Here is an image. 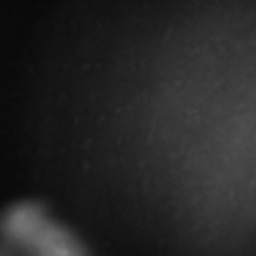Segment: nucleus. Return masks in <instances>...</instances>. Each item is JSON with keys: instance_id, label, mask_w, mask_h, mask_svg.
<instances>
[{"instance_id": "f257e3e1", "label": "nucleus", "mask_w": 256, "mask_h": 256, "mask_svg": "<svg viewBox=\"0 0 256 256\" xmlns=\"http://www.w3.org/2000/svg\"><path fill=\"white\" fill-rule=\"evenodd\" d=\"M50 218L44 205L34 202L18 203L0 216V236L8 247L25 248L46 226Z\"/></svg>"}, {"instance_id": "f03ea898", "label": "nucleus", "mask_w": 256, "mask_h": 256, "mask_svg": "<svg viewBox=\"0 0 256 256\" xmlns=\"http://www.w3.org/2000/svg\"><path fill=\"white\" fill-rule=\"evenodd\" d=\"M25 252L28 256H86L82 245L72 234L54 224L52 220L28 243Z\"/></svg>"}, {"instance_id": "7ed1b4c3", "label": "nucleus", "mask_w": 256, "mask_h": 256, "mask_svg": "<svg viewBox=\"0 0 256 256\" xmlns=\"http://www.w3.org/2000/svg\"><path fill=\"white\" fill-rule=\"evenodd\" d=\"M0 256H14V252L10 247H0Z\"/></svg>"}]
</instances>
